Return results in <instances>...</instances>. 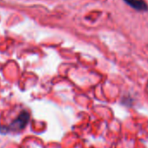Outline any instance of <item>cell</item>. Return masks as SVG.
Instances as JSON below:
<instances>
[{
	"label": "cell",
	"mask_w": 148,
	"mask_h": 148,
	"mask_svg": "<svg viewBox=\"0 0 148 148\" xmlns=\"http://www.w3.org/2000/svg\"><path fill=\"white\" fill-rule=\"evenodd\" d=\"M30 120V114L26 111H23L19 113V115L9 125L6 126L0 127V132L2 133H8L12 132H18L23 130L28 124Z\"/></svg>",
	"instance_id": "obj_1"
},
{
	"label": "cell",
	"mask_w": 148,
	"mask_h": 148,
	"mask_svg": "<svg viewBox=\"0 0 148 148\" xmlns=\"http://www.w3.org/2000/svg\"><path fill=\"white\" fill-rule=\"evenodd\" d=\"M124 1L128 5H130L132 8H133L137 11L145 12V11H147V9H148L147 5L143 1V0H124Z\"/></svg>",
	"instance_id": "obj_2"
}]
</instances>
